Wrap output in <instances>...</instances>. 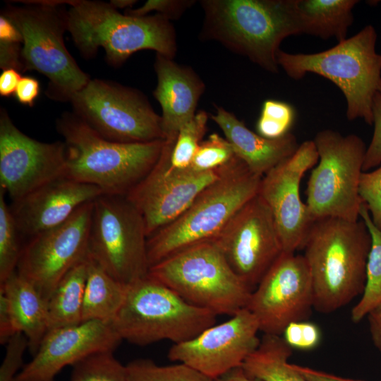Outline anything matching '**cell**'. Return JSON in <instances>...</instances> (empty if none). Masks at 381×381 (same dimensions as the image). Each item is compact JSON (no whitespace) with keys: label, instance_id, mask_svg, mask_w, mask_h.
Here are the masks:
<instances>
[{"label":"cell","instance_id":"52a82bcc","mask_svg":"<svg viewBox=\"0 0 381 381\" xmlns=\"http://www.w3.org/2000/svg\"><path fill=\"white\" fill-rule=\"evenodd\" d=\"M216 317L147 274L127 286L111 325L122 340L133 344L145 346L161 340L179 344L214 325Z\"/></svg>","mask_w":381,"mask_h":381},{"label":"cell","instance_id":"ab89813d","mask_svg":"<svg viewBox=\"0 0 381 381\" xmlns=\"http://www.w3.org/2000/svg\"><path fill=\"white\" fill-rule=\"evenodd\" d=\"M374 131L371 141L366 148L363 171H368L381 164V94H377L373 102Z\"/></svg>","mask_w":381,"mask_h":381},{"label":"cell","instance_id":"ee69618b","mask_svg":"<svg viewBox=\"0 0 381 381\" xmlns=\"http://www.w3.org/2000/svg\"><path fill=\"white\" fill-rule=\"evenodd\" d=\"M21 78L20 71L16 69L4 70L0 75V95L8 97L15 95Z\"/></svg>","mask_w":381,"mask_h":381},{"label":"cell","instance_id":"bcb514c9","mask_svg":"<svg viewBox=\"0 0 381 381\" xmlns=\"http://www.w3.org/2000/svg\"><path fill=\"white\" fill-rule=\"evenodd\" d=\"M366 317L372 340L381 353V304L372 310Z\"/></svg>","mask_w":381,"mask_h":381},{"label":"cell","instance_id":"7dc6e473","mask_svg":"<svg viewBox=\"0 0 381 381\" xmlns=\"http://www.w3.org/2000/svg\"><path fill=\"white\" fill-rule=\"evenodd\" d=\"M214 381H262L260 380L249 377L243 368L238 367L234 368L222 376L217 377Z\"/></svg>","mask_w":381,"mask_h":381},{"label":"cell","instance_id":"ac0fdd59","mask_svg":"<svg viewBox=\"0 0 381 381\" xmlns=\"http://www.w3.org/2000/svg\"><path fill=\"white\" fill-rule=\"evenodd\" d=\"M258 322L246 308L219 325H213L194 338L174 344L168 351L172 361L184 363L215 380L242 366L258 347Z\"/></svg>","mask_w":381,"mask_h":381},{"label":"cell","instance_id":"3957f363","mask_svg":"<svg viewBox=\"0 0 381 381\" xmlns=\"http://www.w3.org/2000/svg\"><path fill=\"white\" fill-rule=\"evenodd\" d=\"M66 148L65 176L104 193L126 195L150 172L164 140L123 143L104 138L74 113L56 121Z\"/></svg>","mask_w":381,"mask_h":381},{"label":"cell","instance_id":"6da1fadb","mask_svg":"<svg viewBox=\"0 0 381 381\" xmlns=\"http://www.w3.org/2000/svg\"><path fill=\"white\" fill-rule=\"evenodd\" d=\"M370 246L362 219L327 217L313 222L303 255L311 274L314 309L331 313L362 294Z\"/></svg>","mask_w":381,"mask_h":381},{"label":"cell","instance_id":"b9f144b4","mask_svg":"<svg viewBox=\"0 0 381 381\" xmlns=\"http://www.w3.org/2000/svg\"><path fill=\"white\" fill-rule=\"evenodd\" d=\"M17 332L8 301L0 289V343L6 344Z\"/></svg>","mask_w":381,"mask_h":381},{"label":"cell","instance_id":"83f0119b","mask_svg":"<svg viewBox=\"0 0 381 381\" xmlns=\"http://www.w3.org/2000/svg\"><path fill=\"white\" fill-rule=\"evenodd\" d=\"M87 264L88 256L61 278L48 299L49 330L82 322Z\"/></svg>","mask_w":381,"mask_h":381},{"label":"cell","instance_id":"7402d4cb","mask_svg":"<svg viewBox=\"0 0 381 381\" xmlns=\"http://www.w3.org/2000/svg\"><path fill=\"white\" fill-rule=\"evenodd\" d=\"M154 66L157 84L153 95L162 107L164 140H175L181 127L195 115L205 84L190 67L162 54H156Z\"/></svg>","mask_w":381,"mask_h":381},{"label":"cell","instance_id":"e575fe53","mask_svg":"<svg viewBox=\"0 0 381 381\" xmlns=\"http://www.w3.org/2000/svg\"><path fill=\"white\" fill-rule=\"evenodd\" d=\"M236 156L226 138L212 133L202 141L188 167L196 171H214L229 164Z\"/></svg>","mask_w":381,"mask_h":381},{"label":"cell","instance_id":"f1b7e54d","mask_svg":"<svg viewBox=\"0 0 381 381\" xmlns=\"http://www.w3.org/2000/svg\"><path fill=\"white\" fill-rule=\"evenodd\" d=\"M360 217L367 226L371 238L365 273V284L362 296L353 306L351 318L353 322L362 320L375 307L381 304V230L373 222L363 202Z\"/></svg>","mask_w":381,"mask_h":381},{"label":"cell","instance_id":"9a60e30c","mask_svg":"<svg viewBox=\"0 0 381 381\" xmlns=\"http://www.w3.org/2000/svg\"><path fill=\"white\" fill-rule=\"evenodd\" d=\"M213 241L234 272L252 291L284 252L272 212L258 193Z\"/></svg>","mask_w":381,"mask_h":381},{"label":"cell","instance_id":"f546056e","mask_svg":"<svg viewBox=\"0 0 381 381\" xmlns=\"http://www.w3.org/2000/svg\"><path fill=\"white\" fill-rule=\"evenodd\" d=\"M127 381H214L188 365L179 363L159 365L139 358L126 365Z\"/></svg>","mask_w":381,"mask_h":381},{"label":"cell","instance_id":"603a6c76","mask_svg":"<svg viewBox=\"0 0 381 381\" xmlns=\"http://www.w3.org/2000/svg\"><path fill=\"white\" fill-rule=\"evenodd\" d=\"M221 128L236 155L253 174L263 176L274 167L291 157L298 149L296 136L288 133L277 139H269L250 131L234 114L217 107L210 116Z\"/></svg>","mask_w":381,"mask_h":381},{"label":"cell","instance_id":"2e32d148","mask_svg":"<svg viewBox=\"0 0 381 381\" xmlns=\"http://www.w3.org/2000/svg\"><path fill=\"white\" fill-rule=\"evenodd\" d=\"M175 140H164L155 167L126 195L143 217L147 238L181 215L219 176L223 167L209 171L171 167L170 156Z\"/></svg>","mask_w":381,"mask_h":381},{"label":"cell","instance_id":"8d00e7d4","mask_svg":"<svg viewBox=\"0 0 381 381\" xmlns=\"http://www.w3.org/2000/svg\"><path fill=\"white\" fill-rule=\"evenodd\" d=\"M282 336L292 349L303 351L315 349L321 339L319 327L308 320L290 323Z\"/></svg>","mask_w":381,"mask_h":381},{"label":"cell","instance_id":"44dd1931","mask_svg":"<svg viewBox=\"0 0 381 381\" xmlns=\"http://www.w3.org/2000/svg\"><path fill=\"white\" fill-rule=\"evenodd\" d=\"M104 193L95 186L63 176L13 201L10 208L21 236L30 238L62 224Z\"/></svg>","mask_w":381,"mask_h":381},{"label":"cell","instance_id":"f6af8a7d","mask_svg":"<svg viewBox=\"0 0 381 381\" xmlns=\"http://www.w3.org/2000/svg\"><path fill=\"white\" fill-rule=\"evenodd\" d=\"M294 365L308 381H363L339 377L308 367L295 364Z\"/></svg>","mask_w":381,"mask_h":381},{"label":"cell","instance_id":"9c48e42d","mask_svg":"<svg viewBox=\"0 0 381 381\" xmlns=\"http://www.w3.org/2000/svg\"><path fill=\"white\" fill-rule=\"evenodd\" d=\"M148 274L184 300L215 315L246 308L253 291L231 270L214 241L180 250L151 266Z\"/></svg>","mask_w":381,"mask_h":381},{"label":"cell","instance_id":"60d3db41","mask_svg":"<svg viewBox=\"0 0 381 381\" xmlns=\"http://www.w3.org/2000/svg\"><path fill=\"white\" fill-rule=\"evenodd\" d=\"M20 44L21 35L0 37V68L3 71L13 68L23 71Z\"/></svg>","mask_w":381,"mask_h":381},{"label":"cell","instance_id":"ffe728a7","mask_svg":"<svg viewBox=\"0 0 381 381\" xmlns=\"http://www.w3.org/2000/svg\"><path fill=\"white\" fill-rule=\"evenodd\" d=\"M121 341L111 324L99 320L49 329L13 381H55L64 367L97 353L114 351Z\"/></svg>","mask_w":381,"mask_h":381},{"label":"cell","instance_id":"1f68e13d","mask_svg":"<svg viewBox=\"0 0 381 381\" xmlns=\"http://www.w3.org/2000/svg\"><path fill=\"white\" fill-rule=\"evenodd\" d=\"M70 381H127L126 365L113 351L97 353L73 365Z\"/></svg>","mask_w":381,"mask_h":381},{"label":"cell","instance_id":"7c38bea8","mask_svg":"<svg viewBox=\"0 0 381 381\" xmlns=\"http://www.w3.org/2000/svg\"><path fill=\"white\" fill-rule=\"evenodd\" d=\"M70 102L74 114L105 139L123 143L164 140L161 116L137 90L90 79Z\"/></svg>","mask_w":381,"mask_h":381},{"label":"cell","instance_id":"cb8c5ba5","mask_svg":"<svg viewBox=\"0 0 381 381\" xmlns=\"http://www.w3.org/2000/svg\"><path fill=\"white\" fill-rule=\"evenodd\" d=\"M5 293L18 332L25 335L33 356L49 331L47 301L17 271L0 284Z\"/></svg>","mask_w":381,"mask_h":381},{"label":"cell","instance_id":"d6986e66","mask_svg":"<svg viewBox=\"0 0 381 381\" xmlns=\"http://www.w3.org/2000/svg\"><path fill=\"white\" fill-rule=\"evenodd\" d=\"M318 159L315 143L306 140L261 179L258 195L272 212L284 252L295 253L303 249L314 222L307 205L301 198L300 183L304 174Z\"/></svg>","mask_w":381,"mask_h":381},{"label":"cell","instance_id":"30bf717a","mask_svg":"<svg viewBox=\"0 0 381 381\" xmlns=\"http://www.w3.org/2000/svg\"><path fill=\"white\" fill-rule=\"evenodd\" d=\"M313 140L319 162L311 171L306 190V204L312 219L358 221L363 203L359 182L367 148L363 140L355 134L342 135L331 129L319 131Z\"/></svg>","mask_w":381,"mask_h":381},{"label":"cell","instance_id":"5b68a950","mask_svg":"<svg viewBox=\"0 0 381 381\" xmlns=\"http://www.w3.org/2000/svg\"><path fill=\"white\" fill-rule=\"evenodd\" d=\"M262 178L236 156L181 215L147 238L150 267L191 246L213 241L258 193Z\"/></svg>","mask_w":381,"mask_h":381},{"label":"cell","instance_id":"d590c367","mask_svg":"<svg viewBox=\"0 0 381 381\" xmlns=\"http://www.w3.org/2000/svg\"><path fill=\"white\" fill-rule=\"evenodd\" d=\"M359 194L374 224L381 230V164L372 171H363Z\"/></svg>","mask_w":381,"mask_h":381},{"label":"cell","instance_id":"7bdbcfd3","mask_svg":"<svg viewBox=\"0 0 381 381\" xmlns=\"http://www.w3.org/2000/svg\"><path fill=\"white\" fill-rule=\"evenodd\" d=\"M39 81L31 76L22 77L15 92L18 102L23 105L32 107L40 94Z\"/></svg>","mask_w":381,"mask_h":381},{"label":"cell","instance_id":"f35d334b","mask_svg":"<svg viewBox=\"0 0 381 381\" xmlns=\"http://www.w3.org/2000/svg\"><path fill=\"white\" fill-rule=\"evenodd\" d=\"M195 3L194 0H148L139 8L126 10L124 13L143 17L155 11L157 14L164 16L169 20H176Z\"/></svg>","mask_w":381,"mask_h":381},{"label":"cell","instance_id":"4dcf8cb0","mask_svg":"<svg viewBox=\"0 0 381 381\" xmlns=\"http://www.w3.org/2000/svg\"><path fill=\"white\" fill-rule=\"evenodd\" d=\"M5 194L0 188V284L16 271L23 248L21 235Z\"/></svg>","mask_w":381,"mask_h":381},{"label":"cell","instance_id":"ba28073f","mask_svg":"<svg viewBox=\"0 0 381 381\" xmlns=\"http://www.w3.org/2000/svg\"><path fill=\"white\" fill-rule=\"evenodd\" d=\"M1 12L19 30L23 71H36L49 80L46 94L53 99L70 101L90 80L67 50L64 33L68 30L67 11L61 1H26Z\"/></svg>","mask_w":381,"mask_h":381},{"label":"cell","instance_id":"c3c4849f","mask_svg":"<svg viewBox=\"0 0 381 381\" xmlns=\"http://www.w3.org/2000/svg\"><path fill=\"white\" fill-rule=\"evenodd\" d=\"M137 2L135 0H111L109 4L116 10L130 9Z\"/></svg>","mask_w":381,"mask_h":381},{"label":"cell","instance_id":"74e56055","mask_svg":"<svg viewBox=\"0 0 381 381\" xmlns=\"http://www.w3.org/2000/svg\"><path fill=\"white\" fill-rule=\"evenodd\" d=\"M6 346V354L0 367V381H13L18 371L23 368V354L29 348V343L24 334L17 332Z\"/></svg>","mask_w":381,"mask_h":381},{"label":"cell","instance_id":"d4e9b609","mask_svg":"<svg viewBox=\"0 0 381 381\" xmlns=\"http://www.w3.org/2000/svg\"><path fill=\"white\" fill-rule=\"evenodd\" d=\"M356 0H296L301 34L345 40L353 21Z\"/></svg>","mask_w":381,"mask_h":381},{"label":"cell","instance_id":"5bb4252c","mask_svg":"<svg viewBox=\"0 0 381 381\" xmlns=\"http://www.w3.org/2000/svg\"><path fill=\"white\" fill-rule=\"evenodd\" d=\"M246 308L265 334L282 336L314 308L311 274L303 255L283 252L251 292Z\"/></svg>","mask_w":381,"mask_h":381},{"label":"cell","instance_id":"4fadbf2b","mask_svg":"<svg viewBox=\"0 0 381 381\" xmlns=\"http://www.w3.org/2000/svg\"><path fill=\"white\" fill-rule=\"evenodd\" d=\"M93 202L80 207L62 224L28 238L17 272L47 301L61 278L88 256Z\"/></svg>","mask_w":381,"mask_h":381},{"label":"cell","instance_id":"7a4b0ae2","mask_svg":"<svg viewBox=\"0 0 381 381\" xmlns=\"http://www.w3.org/2000/svg\"><path fill=\"white\" fill-rule=\"evenodd\" d=\"M200 37L222 43L263 69L277 73L282 41L301 35L296 0H202Z\"/></svg>","mask_w":381,"mask_h":381},{"label":"cell","instance_id":"8992f818","mask_svg":"<svg viewBox=\"0 0 381 381\" xmlns=\"http://www.w3.org/2000/svg\"><path fill=\"white\" fill-rule=\"evenodd\" d=\"M377 32L365 25L356 35L317 53L291 54L279 49L277 63L294 80L313 73L334 83L346 100V117L373 124V102L381 94V54L376 52Z\"/></svg>","mask_w":381,"mask_h":381},{"label":"cell","instance_id":"8fae6325","mask_svg":"<svg viewBox=\"0 0 381 381\" xmlns=\"http://www.w3.org/2000/svg\"><path fill=\"white\" fill-rule=\"evenodd\" d=\"M143 217L125 195L104 193L93 202L88 255L128 286L148 274Z\"/></svg>","mask_w":381,"mask_h":381},{"label":"cell","instance_id":"836d02e7","mask_svg":"<svg viewBox=\"0 0 381 381\" xmlns=\"http://www.w3.org/2000/svg\"><path fill=\"white\" fill-rule=\"evenodd\" d=\"M295 111L289 104L267 99L264 102L256 124L258 133L269 139L283 137L292 126Z\"/></svg>","mask_w":381,"mask_h":381},{"label":"cell","instance_id":"484cf974","mask_svg":"<svg viewBox=\"0 0 381 381\" xmlns=\"http://www.w3.org/2000/svg\"><path fill=\"white\" fill-rule=\"evenodd\" d=\"M126 288L88 255L82 322L99 320L111 324L124 301Z\"/></svg>","mask_w":381,"mask_h":381},{"label":"cell","instance_id":"d6a6232c","mask_svg":"<svg viewBox=\"0 0 381 381\" xmlns=\"http://www.w3.org/2000/svg\"><path fill=\"white\" fill-rule=\"evenodd\" d=\"M208 117L207 112L200 111L179 131L170 156L171 167L184 169L190 166L207 131Z\"/></svg>","mask_w":381,"mask_h":381},{"label":"cell","instance_id":"277c9868","mask_svg":"<svg viewBox=\"0 0 381 381\" xmlns=\"http://www.w3.org/2000/svg\"><path fill=\"white\" fill-rule=\"evenodd\" d=\"M68 4V31L81 54L94 56L102 47L108 62L121 65L136 52L150 49L173 59L177 47L170 21L159 14L135 17L122 14L100 1H62Z\"/></svg>","mask_w":381,"mask_h":381},{"label":"cell","instance_id":"4316f807","mask_svg":"<svg viewBox=\"0 0 381 381\" xmlns=\"http://www.w3.org/2000/svg\"><path fill=\"white\" fill-rule=\"evenodd\" d=\"M292 349L282 336L264 334L241 367L249 377L262 381H308L288 362Z\"/></svg>","mask_w":381,"mask_h":381},{"label":"cell","instance_id":"e0dca14e","mask_svg":"<svg viewBox=\"0 0 381 381\" xmlns=\"http://www.w3.org/2000/svg\"><path fill=\"white\" fill-rule=\"evenodd\" d=\"M64 142L44 143L20 131L8 113L0 111V188L12 202L65 176Z\"/></svg>","mask_w":381,"mask_h":381}]
</instances>
